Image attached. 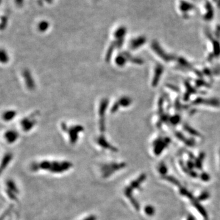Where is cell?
Listing matches in <instances>:
<instances>
[{
    "label": "cell",
    "instance_id": "1",
    "mask_svg": "<svg viewBox=\"0 0 220 220\" xmlns=\"http://www.w3.org/2000/svg\"><path fill=\"white\" fill-rule=\"evenodd\" d=\"M72 166V164L67 161L59 162L45 160L40 163H34L32 165L31 168L33 170L42 169L49 170L53 173H61L67 170Z\"/></svg>",
    "mask_w": 220,
    "mask_h": 220
},
{
    "label": "cell",
    "instance_id": "2",
    "mask_svg": "<svg viewBox=\"0 0 220 220\" xmlns=\"http://www.w3.org/2000/svg\"><path fill=\"white\" fill-rule=\"evenodd\" d=\"M61 129L64 131L68 133L70 141L73 144H75L78 140L79 133L84 130V128L81 125H76L68 126L64 122L61 124Z\"/></svg>",
    "mask_w": 220,
    "mask_h": 220
},
{
    "label": "cell",
    "instance_id": "3",
    "mask_svg": "<svg viewBox=\"0 0 220 220\" xmlns=\"http://www.w3.org/2000/svg\"><path fill=\"white\" fill-rule=\"evenodd\" d=\"M38 115V112H34L22 119L20 123L22 129L25 131L31 130L37 124V120L36 117Z\"/></svg>",
    "mask_w": 220,
    "mask_h": 220
},
{
    "label": "cell",
    "instance_id": "4",
    "mask_svg": "<svg viewBox=\"0 0 220 220\" xmlns=\"http://www.w3.org/2000/svg\"><path fill=\"white\" fill-rule=\"evenodd\" d=\"M108 104V100L107 98H103L100 102L99 106L98 114H99V129L102 132L105 130V112Z\"/></svg>",
    "mask_w": 220,
    "mask_h": 220
},
{
    "label": "cell",
    "instance_id": "5",
    "mask_svg": "<svg viewBox=\"0 0 220 220\" xmlns=\"http://www.w3.org/2000/svg\"><path fill=\"white\" fill-rule=\"evenodd\" d=\"M146 179V174H141L138 179L134 180L128 186H126L124 190V194L126 197H128L130 199V198L133 197L132 196V191L135 188H138L140 186V185Z\"/></svg>",
    "mask_w": 220,
    "mask_h": 220
},
{
    "label": "cell",
    "instance_id": "6",
    "mask_svg": "<svg viewBox=\"0 0 220 220\" xmlns=\"http://www.w3.org/2000/svg\"><path fill=\"white\" fill-rule=\"evenodd\" d=\"M125 166V164L124 163H113L111 164H107L102 167V173L103 177L107 178L110 175L113 174L116 170H119Z\"/></svg>",
    "mask_w": 220,
    "mask_h": 220
},
{
    "label": "cell",
    "instance_id": "7",
    "mask_svg": "<svg viewBox=\"0 0 220 220\" xmlns=\"http://www.w3.org/2000/svg\"><path fill=\"white\" fill-rule=\"evenodd\" d=\"M131 101L130 100V98H129V97H124L120 98L118 101H117L116 102H115V103L114 104V105L112 107V108L111 110V113H114L115 112H116L117 110L119 109V107L120 106L124 107L129 106L130 104H131Z\"/></svg>",
    "mask_w": 220,
    "mask_h": 220
},
{
    "label": "cell",
    "instance_id": "8",
    "mask_svg": "<svg viewBox=\"0 0 220 220\" xmlns=\"http://www.w3.org/2000/svg\"><path fill=\"white\" fill-rule=\"evenodd\" d=\"M23 76L25 79L26 86H27L28 89L30 90L34 89L35 88V82L30 72L28 70H24L23 72Z\"/></svg>",
    "mask_w": 220,
    "mask_h": 220
},
{
    "label": "cell",
    "instance_id": "9",
    "mask_svg": "<svg viewBox=\"0 0 220 220\" xmlns=\"http://www.w3.org/2000/svg\"><path fill=\"white\" fill-rule=\"evenodd\" d=\"M97 142L99 146L104 148H107V149H109L110 151H114V152L117 151V148H115L111 144H109L108 141H107V140H106L105 137H104V135H103L99 136L97 138Z\"/></svg>",
    "mask_w": 220,
    "mask_h": 220
},
{
    "label": "cell",
    "instance_id": "10",
    "mask_svg": "<svg viewBox=\"0 0 220 220\" xmlns=\"http://www.w3.org/2000/svg\"><path fill=\"white\" fill-rule=\"evenodd\" d=\"M18 138L19 133L15 130H8L4 133V138L9 144L14 142L18 139Z\"/></svg>",
    "mask_w": 220,
    "mask_h": 220
},
{
    "label": "cell",
    "instance_id": "11",
    "mask_svg": "<svg viewBox=\"0 0 220 220\" xmlns=\"http://www.w3.org/2000/svg\"><path fill=\"white\" fill-rule=\"evenodd\" d=\"M192 205L194 206V207L197 209V211L199 212L201 214V215L204 218V219H206V220L208 219V215H207V212L206 211V210L204 209V208L200 204L199 202H198V201L196 199H193L192 200Z\"/></svg>",
    "mask_w": 220,
    "mask_h": 220
},
{
    "label": "cell",
    "instance_id": "12",
    "mask_svg": "<svg viewBox=\"0 0 220 220\" xmlns=\"http://www.w3.org/2000/svg\"><path fill=\"white\" fill-rule=\"evenodd\" d=\"M16 114V112L14 110H9L8 111L4 112L3 116V118L6 121H9L12 120Z\"/></svg>",
    "mask_w": 220,
    "mask_h": 220
},
{
    "label": "cell",
    "instance_id": "13",
    "mask_svg": "<svg viewBox=\"0 0 220 220\" xmlns=\"http://www.w3.org/2000/svg\"><path fill=\"white\" fill-rule=\"evenodd\" d=\"M144 42L145 38L144 37H140L138 38H136L135 40H133V41H131L130 43V47L131 48H136L142 45V43H144Z\"/></svg>",
    "mask_w": 220,
    "mask_h": 220
},
{
    "label": "cell",
    "instance_id": "14",
    "mask_svg": "<svg viewBox=\"0 0 220 220\" xmlns=\"http://www.w3.org/2000/svg\"><path fill=\"white\" fill-rule=\"evenodd\" d=\"M12 158V155L11 153H7L3 159L2 163H1V172L4 169L6 168V166L8 165V164L10 163L11 161V160Z\"/></svg>",
    "mask_w": 220,
    "mask_h": 220
},
{
    "label": "cell",
    "instance_id": "15",
    "mask_svg": "<svg viewBox=\"0 0 220 220\" xmlns=\"http://www.w3.org/2000/svg\"><path fill=\"white\" fill-rule=\"evenodd\" d=\"M7 186H8V190H10V191L13 192L14 193L16 194L18 193V190L17 188L16 187V185L15 183L12 180H8L7 182Z\"/></svg>",
    "mask_w": 220,
    "mask_h": 220
},
{
    "label": "cell",
    "instance_id": "16",
    "mask_svg": "<svg viewBox=\"0 0 220 220\" xmlns=\"http://www.w3.org/2000/svg\"><path fill=\"white\" fill-rule=\"evenodd\" d=\"M204 158V153H202L200 154L199 157H198L197 159H196L195 165L197 169H202V163Z\"/></svg>",
    "mask_w": 220,
    "mask_h": 220
},
{
    "label": "cell",
    "instance_id": "17",
    "mask_svg": "<svg viewBox=\"0 0 220 220\" xmlns=\"http://www.w3.org/2000/svg\"><path fill=\"white\" fill-rule=\"evenodd\" d=\"M180 193L181 195H182L183 196H186L188 198H189L190 199H191V201L195 199L194 197H193V196H192V195L191 193L190 192H189L188 190H186L185 188H180Z\"/></svg>",
    "mask_w": 220,
    "mask_h": 220
},
{
    "label": "cell",
    "instance_id": "18",
    "mask_svg": "<svg viewBox=\"0 0 220 220\" xmlns=\"http://www.w3.org/2000/svg\"><path fill=\"white\" fill-rule=\"evenodd\" d=\"M144 212L148 216H153L155 212V210L153 206H147L144 208Z\"/></svg>",
    "mask_w": 220,
    "mask_h": 220
},
{
    "label": "cell",
    "instance_id": "19",
    "mask_svg": "<svg viewBox=\"0 0 220 220\" xmlns=\"http://www.w3.org/2000/svg\"><path fill=\"white\" fill-rule=\"evenodd\" d=\"M163 177L164 179L168 180V182H169L172 183V184H173L174 185H177V186H180V183H179V182L177 179H176L175 178L172 177V176L164 175V176H163Z\"/></svg>",
    "mask_w": 220,
    "mask_h": 220
},
{
    "label": "cell",
    "instance_id": "20",
    "mask_svg": "<svg viewBox=\"0 0 220 220\" xmlns=\"http://www.w3.org/2000/svg\"><path fill=\"white\" fill-rule=\"evenodd\" d=\"M192 8L193 6H192V4L187 2L183 1L180 3V9L183 11H187L189 9H192Z\"/></svg>",
    "mask_w": 220,
    "mask_h": 220
},
{
    "label": "cell",
    "instance_id": "21",
    "mask_svg": "<svg viewBox=\"0 0 220 220\" xmlns=\"http://www.w3.org/2000/svg\"><path fill=\"white\" fill-rule=\"evenodd\" d=\"M209 197H210V195H209L208 192L207 191H204V192H202L200 195V196L197 198V200L198 201H205Z\"/></svg>",
    "mask_w": 220,
    "mask_h": 220
},
{
    "label": "cell",
    "instance_id": "22",
    "mask_svg": "<svg viewBox=\"0 0 220 220\" xmlns=\"http://www.w3.org/2000/svg\"><path fill=\"white\" fill-rule=\"evenodd\" d=\"M167 170H168L167 167L166 166V165H165L164 163H161L159 165V167H158L159 173H160L161 174H162L163 176L165 175V174H166Z\"/></svg>",
    "mask_w": 220,
    "mask_h": 220
},
{
    "label": "cell",
    "instance_id": "23",
    "mask_svg": "<svg viewBox=\"0 0 220 220\" xmlns=\"http://www.w3.org/2000/svg\"><path fill=\"white\" fill-rule=\"evenodd\" d=\"M8 60L9 57L7 53L4 51L3 50H2L1 52V62L2 63H6Z\"/></svg>",
    "mask_w": 220,
    "mask_h": 220
},
{
    "label": "cell",
    "instance_id": "24",
    "mask_svg": "<svg viewBox=\"0 0 220 220\" xmlns=\"http://www.w3.org/2000/svg\"><path fill=\"white\" fill-rule=\"evenodd\" d=\"M201 179L203 181L207 182V181H208L210 179V175H209L208 174H207L206 173H202L201 175Z\"/></svg>",
    "mask_w": 220,
    "mask_h": 220
},
{
    "label": "cell",
    "instance_id": "25",
    "mask_svg": "<svg viewBox=\"0 0 220 220\" xmlns=\"http://www.w3.org/2000/svg\"><path fill=\"white\" fill-rule=\"evenodd\" d=\"M186 165H187V168H188V169L190 170V169H192V168H194V166H195V164L192 163V162L191 161H188V162H187L186 163Z\"/></svg>",
    "mask_w": 220,
    "mask_h": 220
},
{
    "label": "cell",
    "instance_id": "26",
    "mask_svg": "<svg viewBox=\"0 0 220 220\" xmlns=\"http://www.w3.org/2000/svg\"><path fill=\"white\" fill-rule=\"evenodd\" d=\"M188 174L190 175H191V177H196L197 176V174L196 172H194L193 170H190Z\"/></svg>",
    "mask_w": 220,
    "mask_h": 220
},
{
    "label": "cell",
    "instance_id": "27",
    "mask_svg": "<svg viewBox=\"0 0 220 220\" xmlns=\"http://www.w3.org/2000/svg\"><path fill=\"white\" fill-rule=\"evenodd\" d=\"M84 220H96V218L94 216H90L89 217H87V218L85 219Z\"/></svg>",
    "mask_w": 220,
    "mask_h": 220
},
{
    "label": "cell",
    "instance_id": "28",
    "mask_svg": "<svg viewBox=\"0 0 220 220\" xmlns=\"http://www.w3.org/2000/svg\"><path fill=\"white\" fill-rule=\"evenodd\" d=\"M187 220H195V219L192 216H189L188 219H187Z\"/></svg>",
    "mask_w": 220,
    "mask_h": 220
}]
</instances>
